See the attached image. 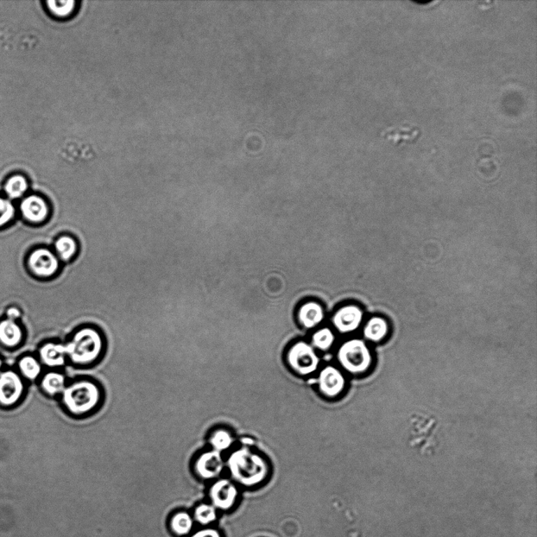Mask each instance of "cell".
Returning a JSON list of instances; mask_svg holds the SVG:
<instances>
[{"label":"cell","instance_id":"cell-20","mask_svg":"<svg viewBox=\"0 0 537 537\" xmlns=\"http://www.w3.org/2000/svg\"><path fill=\"white\" fill-rule=\"evenodd\" d=\"M388 325L387 322L379 317L372 318L366 324L364 330L366 339L373 343L381 342L387 336Z\"/></svg>","mask_w":537,"mask_h":537},{"label":"cell","instance_id":"cell-5","mask_svg":"<svg viewBox=\"0 0 537 537\" xmlns=\"http://www.w3.org/2000/svg\"><path fill=\"white\" fill-rule=\"evenodd\" d=\"M287 362L290 369L300 376L313 375L319 370L320 359L310 343H294L287 352Z\"/></svg>","mask_w":537,"mask_h":537},{"label":"cell","instance_id":"cell-6","mask_svg":"<svg viewBox=\"0 0 537 537\" xmlns=\"http://www.w3.org/2000/svg\"><path fill=\"white\" fill-rule=\"evenodd\" d=\"M28 268L31 273L43 280L58 275L62 262L55 252L47 248H39L31 252L27 259Z\"/></svg>","mask_w":537,"mask_h":537},{"label":"cell","instance_id":"cell-21","mask_svg":"<svg viewBox=\"0 0 537 537\" xmlns=\"http://www.w3.org/2000/svg\"><path fill=\"white\" fill-rule=\"evenodd\" d=\"M28 189V180L22 175L11 176L6 180L4 186L5 193L11 200L21 199L27 192Z\"/></svg>","mask_w":537,"mask_h":537},{"label":"cell","instance_id":"cell-3","mask_svg":"<svg viewBox=\"0 0 537 537\" xmlns=\"http://www.w3.org/2000/svg\"><path fill=\"white\" fill-rule=\"evenodd\" d=\"M62 403L73 416L83 417L96 410L103 395L100 385L92 379H80L66 385L62 394Z\"/></svg>","mask_w":537,"mask_h":537},{"label":"cell","instance_id":"cell-9","mask_svg":"<svg viewBox=\"0 0 537 537\" xmlns=\"http://www.w3.org/2000/svg\"><path fill=\"white\" fill-rule=\"evenodd\" d=\"M208 495L215 508L229 510L236 503L238 490L231 480L219 478L212 485Z\"/></svg>","mask_w":537,"mask_h":537},{"label":"cell","instance_id":"cell-22","mask_svg":"<svg viewBox=\"0 0 537 537\" xmlns=\"http://www.w3.org/2000/svg\"><path fill=\"white\" fill-rule=\"evenodd\" d=\"M334 343L336 336L332 331L329 328H323L314 333L311 345L315 350L327 352L332 348Z\"/></svg>","mask_w":537,"mask_h":537},{"label":"cell","instance_id":"cell-11","mask_svg":"<svg viewBox=\"0 0 537 537\" xmlns=\"http://www.w3.org/2000/svg\"><path fill=\"white\" fill-rule=\"evenodd\" d=\"M24 384L16 372L8 371L0 375V404L9 407L21 399Z\"/></svg>","mask_w":537,"mask_h":537},{"label":"cell","instance_id":"cell-12","mask_svg":"<svg viewBox=\"0 0 537 537\" xmlns=\"http://www.w3.org/2000/svg\"><path fill=\"white\" fill-rule=\"evenodd\" d=\"M53 246V251L62 263L71 264L79 256V240L71 233L61 234L55 239Z\"/></svg>","mask_w":537,"mask_h":537},{"label":"cell","instance_id":"cell-18","mask_svg":"<svg viewBox=\"0 0 537 537\" xmlns=\"http://www.w3.org/2000/svg\"><path fill=\"white\" fill-rule=\"evenodd\" d=\"M66 387V378L62 373L50 371L43 376L41 387L49 396L61 395Z\"/></svg>","mask_w":537,"mask_h":537},{"label":"cell","instance_id":"cell-26","mask_svg":"<svg viewBox=\"0 0 537 537\" xmlns=\"http://www.w3.org/2000/svg\"><path fill=\"white\" fill-rule=\"evenodd\" d=\"M16 210L12 202L8 199L0 197V227L8 224L15 218Z\"/></svg>","mask_w":537,"mask_h":537},{"label":"cell","instance_id":"cell-15","mask_svg":"<svg viewBox=\"0 0 537 537\" xmlns=\"http://www.w3.org/2000/svg\"><path fill=\"white\" fill-rule=\"evenodd\" d=\"M81 1H47V10L57 20L67 21L78 15L80 10Z\"/></svg>","mask_w":537,"mask_h":537},{"label":"cell","instance_id":"cell-13","mask_svg":"<svg viewBox=\"0 0 537 537\" xmlns=\"http://www.w3.org/2000/svg\"><path fill=\"white\" fill-rule=\"evenodd\" d=\"M362 312L355 306H347L340 309L334 315L333 323L342 334H349L357 329L361 324Z\"/></svg>","mask_w":537,"mask_h":537},{"label":"cell","instance_id":"cell-19","mask_svg":"<svg viewBox=\"0 0 537 537\" xmlns=\"http://www.w3.org/2000/svg\"><path fill=\"white\" fill-rule=\"evenodd\" d=\"M234 442H235V438H234L233 434L223 428L216 429L208 438V444H210L211 450L220 453L230 450Z\"/></svg>","mask_w":537,"mask_h":537},{"label":"cell","instance_id":"cell-10","mask_svg":"<svg viewBox=\"0 0 537 537\" xmlns=\"http://www.w3.org/2000/svg\"><path fill=\"white\" fill-rule=\"evenodd\" d=\"M225 466L226 463L222 453L210 450L202 452L196 459L194 470L200 478L210 481V480L218 478Z\"/></svg>","mask_w":537,"mask_h":537},{"label":"cell","instance_id":"cell-8","mask_svg":"<svg viewBox=\"0 0 537 537\" xmlns=\"http://www.w3.org/2000/svg\"><path fill=\"white\" fill-rule=\"evenodd\" d=\"M20 211L23 218L28 222L41 224L50 218L52 208L45 198L34 194L27 196L21 201Z\"/></svg>","mask_w":537,"mask_h":537},{"label":"cell","instance_id":"cell-14","mask_svg":"<svg viewBox=\"0 0 537 537\" xmlns=\"http://www.w3.org/2000/svg\"><path fill=\"white\" fill-rule=\"evenodd\" d=\"M42 362L49 368H60L66 363L65 343H47L40 350Z\"/></svg>","mask_w":537,"mask_h":537},{"label":"cell","instance_id":"cell-27","mask_svg":"<svg viewBox=\"0 0 537 537\" xmlns=\"http://www.w3.org/2000/svg\"><path fill=\"white\" fill-rule=\"evenodd\" d=\"M192 537H222V536L217 529H205L195 533Z\"/></svg>","mask_w":537,"mask_h":537},{"label":"cell","instance_id":"cell-7","mask_svg":"<svg viewBox=\"0 0 537 537\" xmlns=\"http://www.w3.org/2000/svg\"><path fill=\"white\" fill-rule=\"evenodd\" d=\"M317 385L320 393L329 399L342 395L346 387L343 370L336 366L327 365L318 372Z\"/></svg>","mask_w":537,"mask_h":537},{"label":"cell","instance_id":"cell-4","mask_svg":"<svg viewBox=\"0 0 537 537\" xmlns=\"http://www.w3.org/2000/svg\"><path fill=\"white\" fill-rule=\"evenodd\" d=\"M336 357L340 368L351 375L364 374L373 362L368 346L360 339L348 340L341 345Z\"/></svg>","mask_w":537,"mask_h":537},{"label":"cell","instance_id":"cell-1","mask_svg":"<svg viewBox=\"0 0 537 537\" xmlns=\"http://www.w3.org/2000/svg\"><path fill=\"white\" fill-rule=\"evenodd\" d=\"M226 466L233 481L248 488L262 484L270 472L266 459L246 447L233 451L227 460Z\"/></svg>","mask_w":537,"mask_h":537},{"label":"cell","instance_id":"cell-16","mask_svg":"<svg viewBox=\"0 0 537 537\" xmlns=\"http://www.w3.org/2000/svg\"><path fill=\"white\" fill-rule=\"evenodd\" d=\"M23 331L16 321L6 319L0 322V343L15 348L22 343Z\"/></svg>","mask_w":537,"mask_h":537},{"label":"cell","instance_id":"cell-25","mask_svg":"<svg viewBox=\"0 0 537 537\" xmlns=\"http://www.w3.org/2000/svg\"><path fill=\"white\" fill-rule=\"evenodd\" d=\"M217 517L216 508L211 505L201 504L196 508L194 511L195 520L201 525H208V524L216 521Z\"/></svg>","mask_w":537,"mask_h":537},{"label":"cell","instance_id":"cell-2","mask_svg":"<svg viewBox=\"0 0 537 537\" xmlns=\"http://www.w3.org/2000/svg\"><path fill=\"white\" fill-rule=\"evenodd\" d=\"M67 359L74 366H87L102 357L105 339L102 331L94 326L78 328L65 343Z\"/></svg>","mask_w":537,"mask_h":537},{"label":"cell","instance_id":"cell-23","mask_svg":"<svg viewBox=\"0 0 537 537\" xmlns=\"http://www.w3.org/2000/svg\"><path fill=\"white\" fill-rule=\"evenodd\" d=\"M171 527L173 532L180 536L187 535L193 527L192 517L186 513H180L173 517Z\"/></svg>","mask_w":537,"mask_h":537},{"label":"cell","instance_id":"cell-24","mask_svg":"<svg viewBox=\"0 0 537 537\" xmlns=\"http://www.w3.org/2000/svg\"><path fill=\"white\" fill-rule=\"evenodd\" d=\"M19 368H20L22 375L30 380H34L41 373V366L37 359L33 357L27 356L23 357L19 362Z\"/></svg>","mask_w":537,"mask_h":537},{"label":"cell","instance_id":"cell-17","mask_svg":"<svg viewBox=\"0 0 537 537\" xmlns=\"http://www.w3.org/2000/svg\"><path fill=\"white\" fill-rule=\"evenodd\" d=\"M299 320L303 327L307 329H311L319 325L324 320L323 309L317 303H307L300 309Z\"/></svg>","mask_w":537,"mask_h":537},{"label":"cell","instance_id":"cell-28","mask_svg":"<svg viewBox=\"0 0 537 537\" xmlns=\"http://www.w3.org/2000/svg\"><path fill=\"white\" fill-rule=\"evenodd\" d=\"M6 317L8 319L16 321L22 317L20 309L17 307H10L6 310Z\"/></svg>","mask_w":537,"mask_h":537},{"label":"cell","instance_id":"cell-29","mask_svg":"<svg viewBox=\"0 0 537 537\" xmlns=\"http://www.w3.org/2000/svg\"><path fill=\"white\" fill-rule=\"evenodd\" d=\"M1 366H2V360L1 359H0V369H1Z\"/></svg>","mask_w":537,"mask_h":537}]
</instances>
